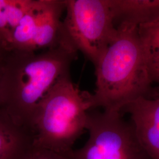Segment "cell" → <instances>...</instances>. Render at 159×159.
Segmentation results:
<instances>
[{
    "mask_svg": "<svg viewBox=\"0 0 159 159\" xmlns=\"http://www.w3.org/2000/svg\"><path fill=\"white\" fill-rule=\"evenodd\" d=\"M6 51L4 50V48H2V47L1 46V44H0V57H2L4 55V54L5 53Z\"/></svg>",
    "mask_w": 159,
    "mask_h": 159,
    "instance_id": "obj_14",
    "label": "cell"
},
{
    "mask_svg": "<svg viewBox=\"0 0 159 159\" xmlns=\"http://www.w3.org/2000/svg\"><path fill=\"white\" fill-rule=\"evenodd\" d=\"M118 33L97 63L96 89L90 110L119 112L140 98L159 97L152 92L138 27H118Z\"/></svg>",
    "mask_w": 159,
    "mask_h": 159,
    "instance_id": "obj_2",
    "label": "cell"
},
{
    "mask_svg": "<svg viewBox=\"0 0 159 159\" xmlns=\"http://www.w3.org/2000/svg\"><path fill=\"white\" fill-rule=\"evenodd\" d=\"M90 94L74 84L70 73L62 76L37 109L34 146L59 153L73 150L74 143L86 130Z\"/></svg>",
    "mask_w": 159,
    "mask_h": 159,
    "instance_id": "obj_3",
    "label": "cell"
},
{
    "mask_svg": "<svg viewBox=\"0 0 159 159\" xmlns=\"http://www.w3.org/2000/svg\"><path fill=\"white\" fill-rule=\"evenodd\" d=\"M62 33L96 66L118 31L110 0H66Z\"/></svg>",
    "mask_w": 159,
    "mask_h": 159,
    "instance_id": "obj_4",
    "label": "cell"
},
{
    "mask_svg": "<svg viewBox=\"0 0 159 159\" xmlns=\"http://www.w3.org/2000/svg\"><path fill=\"white\" fill-rule=\"evenodd\" d=\"M29 159H69L66 153H59L34 146Z\"/></svg>",
    "mask_w": 159,
    "mask_h": 159,
    "instance_id": "obj_13",
    "label": "cell"
},
{
    "mask_svg": "<svg viewBox=\"0 0 159 159\" xmlns=\"http://www.w3.org/2000/svg\"><path fill=\"white\" fill-rule=\"evenodd\" d=\"M1 57H0V60H1ZM2 114V112H1V107H0V114Z\"/></svg>",
    "mask_w": 159,
    "mask_h": 159,
    "instance_id": "obj_15",
    "label": "cell"
},
{
    "mask_svg": "<svg viewBox=\"0 0 159 159\" xmlns=\"http://www.w3.org/2000/svg\"><path fill=\"white\" fill-rule=\"evenodd\" d=\"M40 0H33L12 34L7 51H32L40 14Z\"/></svg>",
    "mask_w": 159,
    "mask_h": 159,
    "instance_id": "obj_11",
    "label": "cell"
},
{
    "mask_svg": "<svg viewBox=\"0 0 159 159\" xmlns=\"http://www.w3.org/2000/svg\"><path fill=\"white\" fill-rule=\"evenodd\" d=\"M34 146L32 131L0 114V159H29Z\"/></svg>",
    "mask_w": 159,
    "mask_h": 159,
    "instance_id": "obj_8",
    "label": "cell"
},
{
    "mask_svg": "<svg viewBox=\"0 0 159 159\" xmlns=\"http://www.w3.org/2000/svg\"><path fill=\"white\" fill-rule=\"evenodd\" d=\"M77 52L64 38L57 46L39 53L6 51L0 60L2 113L33 132L39 104L57 81L70 73Z\"/></svg>",
    "mask_w": 159,
    "mask_h": 159,
    "instance_id": "obj_1",
    "label": "cell"
},
{
    "mask_svg": "<svg viewBox=\"0 0 159 159\" xmlns=\"http://www.w3.org/2000/svg\"><path fill=\"white\" fill-rule=\"evenodd\" d=\"M65 1L40 0V14L32 51L47 50L57 46L61 39V16Z\"/></svg>",
    "mask_w": 159,
    "mask_h": 159,
    "instance_id": "obj_7",
    "label": "cell"
},
{
    "mask_svg": "<svg viewBox=\"0 0 159 159\" xmlns=\"http://www.w3.org/2000/svg\"><path fill=\"white\" fill-rule=\"evenodd\" d=\"M130 116L137 138L152 159H159V97L140 98L121 111Z\"/></svg>",
    "mask_w": 159,
    "mask_h": 159,
    "instance_id": "obj_6",
    "label": "cell"
},
{
    "mask_svg": "<svg viewBox=\"0 0 159 159\" xmlns=\"http://www.w3.org/2000/svg\"><path fill=\"white\" fill-rule=\"evenodd\" d=\"M84 146L66 153L69 159H152L137 138L130 122L119 112L90 110Z\"/></svg>",
    "mask_w": 159,
    "mask_h": 159,
    "instance_id": "obj_5",
    "label": "cell"
},
{
    "mask_svg": "<svg viewBox=\"0 0 159 159\" xmlns=\"http://www.w3.org/2000/svg\"><path fill=\"white\" fill-rule=\"evenodd\" d=\"M114 24L136 27L159 19V0H110Z\"/></svg>",
    "mask_w": 159,
    "mask_h": 159,
    "instance_id": "obj_9",
    "label": "cell"
},
{
    "mask_svg": "<svg viewBox=\"0 0 159 159\" xmlns=\"http://www.w3.org/2000/svg\"><path fill=\"white\" fill-rule=\"evenodd\" d=\"M33 0H0V44L7 51L12 34Z\"/></svg>",
    "mask_w": 159,
    "mask_h": 159,
    "instance_id": "obj_12",
    "label": "cell"
},
{
    "mask_svg": "<svg viewBox=\"0 0 159 159\" xmlns=\"http://www.w3.org/2000/svg\"><path fill=\"white\" fill-rule=\"evenodd\" d=\"M138 33L150 79L159 84V19L139 26Z\"/></svg>",
    "mask_w": 159,
    "mask_h": 159,
    "instance_id": "obj_10",
    "label": "cell"
}]
</instances>
